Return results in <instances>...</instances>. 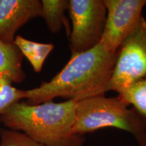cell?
<instances>
[{
	"label": "cell",
	"instance_id": "1",
	"mask_svg": "<svg viewBox=\"0 0 146 146\" xmlns=\"http://www.w3.org/2000/svg\"><path fill=\"white\" fill-rule=\"evenodd\" d=\"M116 54L99 43L87 52L71 54L68 63L50 81L26 90L25 101L36 105L56 98L78 102L110 91Z\"/></svg>",
	"mask_w": 146,
	"mask_h": 146
},
{
	"label": "cell",
	"instance_id": "2",
	"mask_svg": "<svg viewBox=\"0 0 146 146\" xmlns=\"http://www.w3.org/2000/svg\"><path fill=\"white\" fill-rule=\"evenodd\" d=\"M76 108L74 100L36 105L21 101L0 116V123L45 146H83L84 135L73 132Z\"/></svg>",
	"mask_w": 146,
	"mask_h": 146
},
{
	"label": "cell",
	"instance_id": "3",
	"mask_svg": "<svg viewBox=\"0 0 146 146\" xmlns=\"http://www.w3.org/2000/svg\"><path fill=\"white\" fill-rule=\"evenodd\" d=\"M113 127L133 135L139 146H146V122L120 97L104 95L76 102L73 132L84 135Z\"/></svg>",
	"mask_w": 146,
	"mask_h": 146
},
{
	"label": "cell",
	"instance_id": "4",
	"mask_svg": "<svg viewBox=\"0 0 146 146\" xmlns=\"http://www.w3.org/2000/svg\"><path fill=\"white\" fill-rule=\"evenodd\" d=\"M68 10L72 22L71 54L87 52L99 44L107 15L104 0H70Z\"/></svg>",
	"mask_w": 146,
	"mask_h": 146
},
{
	"label": "cell",
	"instance_id": "5",
	"mask_svg": "<svg viewBox=\"0 0 146 146\" xmlns=\"http://www.w3.org/2000/svg\"><path fill=\"white\" fill-rule=\"evenodd\" d=\"M146 77V21L143 16L116 53L110 91L118 92Z\"/></svg>",
	"mask_w": 146,
	"mask_h": 146
},
{
	"label": "cell",
	"instance_id": "6",
	"mask_svg": "<svg viewBox=\"0 0 146 146\" xmlns=\"http://www.w3.org/2000/svg\"><path fill=\"white\" fill-rule=\"evenodd\" d=\"M104 3L107 15L100 43L107 52L116 54L143 17L146 0H104Z\"/></svg>",
	"mask_w": 146,
	"mask_h": 146
},
{
	"label": "cell",
	"instance_id": "7",
	"mask_svg": "<svg viewBox=\"0 0 146 146\" xmlns=\"http://www.w3.org/2000/svg\"><path fill=\"white\" fill-rule=\"evenodd\" d=\"M41 13L39 0H0V39L13 43L19 29Z\"/></svg>",
	"mask_w": 146,
	"mask_h": 146
},
{
	"label": "cell",
	"instance_id": "8",
	"mask_svg": "<svg viewBox=\"0 0 146 146\" xmlns=\"http://www.w3.org/2000/svg\"><path fill=\"white\" fill-rule=\"evenodd\" d=\"M23 54L14 43H6L0 39V75L13 83L23 82L26 74L23 68Z\"/></svg>",
	"mask_w": 146,
	"mask_h": 146
},
{
	"label": "cell",
	"instance_id": "9",
	"mask_svg": "<svg viewBox=\"0 0 146 146\" xmlns=\"http://www.w3.org/2000/svg\"><path fill=\"white\" fill-rule=\"evenodd\" d=\"M14 43L21 51L23 57L25 56L29 60L36 73L41 72L45 60L54 48L52 43H37L21 35L16 36Z\"/></svg>",
	"mask_w": 146,
	"mask_h": 146
},
{
	"label": "cell",
	"instance_id": "10",
	"mask_svg": "<svg viewBox=\"0 0 146 146\" xmlns=\"http://www.w3.org/2000/svg\"><path fill=\"white\" fill-rule=\"evenodd\" d=\"M41 17L49 31L52 33L60 32L63 26L66 27L64 13L68 10V0H42ZM68 27V26H67Z\"/></svg>",
	"mask_w": 146,
	"mask_h": 146
},
{
	"label": "cell",
	"instance_id": "11",
	"mask_svg": "<svg viewBox=\"0 0 146 146\" xmlns=\"http://www.w3.org/2000/svg\"><path fill=\"white\" fill-rule=\"evenodd\" d=\"M118 94L146 122V77L131 84L118 91Z\"/></svg>",
	"mask_w": 146,
	"mask_h": 146
},
{
	"label": "cell",
	"instance_id": "12",
	"mask_svg": "<svg viewBox=\"0 0 146 146\" xmlns=\"http://www.w3.org/2000/svg\"><path fill=\"white\" fill-rule=\"evenodd\" d=\"M9 78L0 75V116L11 106L26 99V90L14 86Z\"/></svg>",
	"mask_w": 146,
	"mask_h": 146
},
{
	"label": "cell",
	"instance_id": "13",
	"mask_svg": "<svg viewBox=\"0 0 146 146\" xmlns=\"http://www.w3.org/2000/svg\"><path fill=\"white\" fill-rule=\"evenodd\" d=\"M0 146H45L25 133L7 128L0 129Z\"/></svg>",
	"mask_w": 146,
	"mask_h": 146
}]
</instances>
